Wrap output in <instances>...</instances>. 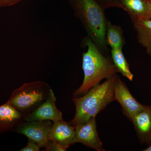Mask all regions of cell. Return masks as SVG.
<instances>
[{
  "label": "cell",
  "instance_id": "6da1fadb",
  "mask_svg": "<svg viewBox=\"0 0 151 151\" xmlns=\"http://www.w3.org/2000/svg\"><path fill=\"white\" fill-rule=\"evenodd\" d=\"M84 45L87 50L82 54L84 80L74 92L73 97L84 95L103 79L112 78L118 73L112 59L104 55L89 36L84 40Z\"/></svg>",
  "mask_w": 151,
  "mask_h": 151
},
{
  "label": "cell",
  "instance_id": "7a4b0ae2",
  "mask_svg": "<svg viewBox=\"0 0 151 151\" xmlns=\"http://www.w3.org/2000/svg\"><path fill=\"white\" fill-rule=\"evenodd\" d=\"M117 74L92 87L81 97H73L75 105L74 118L68 124L73 127L96 117L114 100V87Z\"/></svg>",
  "mask_w": 151,
  "mask_h": 151
},
{
  "label": "cell",
  "instance_id": "3957f363",
  "mask_svg": "<svg viewBox=\"0 0 151 151\" xmlns=\"http://www.w3.org/2000/svg\"><path fill=\"white\" fill-rule=\"evenodd\" d=\"M71 2L88 36L103 53L108 52L105 37L108 21L105 10L94 0H71Z\"/></svg>",
  "mask_w": 151,
  "mask_h": 151
},
{
  "label": "cell",
  "instance_id": "277c9868",
  "mask_svg": "<svg viewBox=\"0 0 151 151\" xmlns=\"http://www.w3.org/2000/svg\"><path fill=\"white\" fill-rule=\"evenodd\" d=\"M51 90L49 85L44 81L24 83L14 90L7 102L24 116L45 101Z\"/></svg>",
  "mask_w": 151,
  "mask_h": 151
},
{
  "label": "cell",
  "instance_id": "5b68a950",
  "mask_svg": "<svg viewBox=\"0 0 151 151\" xmlns=\"http://www.w3.org/2000/svg\"><path fill=\"white\" fill-rule=\"evenodd\" d=\"M53 123L51 121H24L15 129V132L25 136L29 140L34 142L40 147L47 145L49 135Z\"/></svg>",
  "mask_w": 151,
  "mask_h": 151
},
{
  "label": "cell",
  "instance_id": "8992f818",
  "mask_svg": "<svg viewBox=\"0 0 151 151\" xmlns=\"http://www.w3.org/2000/svg\"><path fill=\"white\" fill-rule=\"evenodd\" d=\"M114 100L120 104L123 114L131 122L133 117L145 106L136 100L118 75L114 84Z\"/></svg>",
  "mask_w": 151,
  "mask_h": 151
},
{
  "label": "cell",
  "instance_id": "52a82bcc",
  "mask_svg": "<svg viewBox=\"0 0 151 151\" xmlns=\"http://www.w3.org/2000/svg\"><path fill=\"white\" fill-rule=\"evenodd\" d=\"M56 98L51 89L45 101L34 110L24 116V121H50L54 122L63 121L62 113L57 107Z\"/></svg>",
  "mask_w": 151,
  "mask_h": 151
},
{
  "label": "cell",
  "instance_id": "ba28073f",
  "mask_svg": "<svg viewBox=\"0 0 151 151\" xmlns=\"http://www.w3.org/2000/svg\"><path fill=\"white\" fill-rule=\"evenodd\" d=\"M75 137L78 143L97 151H104L103 144L98 135L96 117L74 127Z\"/></svg>",
  "mask_w": 151,
  "mask_h": 151
},
{
  "label": "cell",
  "instance_id": "9c48e42d",
  "mask_svg": "<svg viewBox=\"0 0 151 151\" xmlns=\"http://www.w3.org/2000/svg\"><path fill=\"white\" fill-rule=\"evenodd\" d=\"M131 122L140 143L150 145L151 144V106L145 105L144 108L133 117Z\"/></svg>",
  "mask_w": 151,
  "mask_h": 151
},
{
  "label": "cell",
  "instance_id": "30bf717a",
  "mask_svg": "<svg viewBox=\"0 0 151 151\" xmlns=\"http://www.w3.org/2000/svg\"><path fill=\"white\" fill-rule=\"evenodd\" d=\"M49 139V141L55 142L66 149L78 143L76 138L74 127L64 120L53 123Z\"/></svg>",
  "mask_w": 151,
  "mask_h": 151
},
{
  "label": "cell",
  "instance_id": "8fae6325",
  "mask_svg": "<svg viewBox=\"0 0 151 151\" xmlns=\"http://www.w3.org/2000/svg\"><path fill=\"white\" fill-rule=\"evenodd\" d=\"M24 121V116L7 102L0 105V133L12 131Z\"/></svg>",
  "mask_w": 151,
  "mask_h": 151
},
{
  "label": "cell",
  "instance_id": "7c38bea8",
  "mask_svg": "<svg viewBox=\"0 0 151 151\" xmlns=\"http://www.w3.org/2000/svg\"><path fill=\"white\" fill-rule=\"evenodd\" d=\"M131 20L137 33L138 42L151 58V19Z\"/></svg>",
  "mask_w": 151,
  "mask_h": 151
},
{
  "label": "cell",
  "instance_id": "4fadbf2b",
  "mask_svg": "<svg viewBox=\"0 0 151 151\" xmlns=\"http://www.w3.org/2000/svg\"><path fill=\"white\" fill-rule=\"evenodd\" d=\"M122 9L132 19H150L148 5L146 0H119Z\"/></svg>",
  "mask_w": 151,
  "mask_h": 151
},
{
  "label": "cell",
  "instance_id": "5bb4252c",
  "mask_svg": "<svg viewBox=\"0 0 151 151\" xmlns=\"http://www.w3.org/2000/svg\"><path fill=\"white\" fill-rule=\"evenodd\" d=\"M106 41L108 45L112 48L122 49L125 44L123 31L119 26L107 22L106 30Z\"/></svg>",
  "mask_w": 151,
  "mask_h": 151
},
{
  "label": "cell",
  "instance_id": "9a60e30c",
  "mask_svg": "<svg viewBox=\"0 0 151 151\" xmlns=\"http://www.w3.org/2000/svg\"><path fill=\"white\" fill-rule=\"evenodd\" d=\"M111 59L118 72L130 81H132L134 76L130 70L129 64L124 56L122 49L112 48L111 50Z\"/></svg>",
  "mask_w": 151,
  "mask_h": 151
},
{
  "label": "cell",
  "instance_id": "2e32d148",
  "mask_svg": "<svg viewBox=\"0 0 151 151\" xmlns=\"http://www.w3.org/2000/svg\"><path fill=\"white\" fill-rule=\"evenodd\" d=\"M103 10L111 7L122 9V6L119 0H94Z\"/></svg>",
  "mask_w": 151,
  "mask_h": 151
},
{
  "label": "cell",
  "instance_id": "e0dca14e",
  "mask_svg": "<svg viewBox=\"0 0 151 151\" xmlns=\"http://www.w3.org/2000/svg\"><path fill=\"white\" fill-rule=\"evenodd\" d=\"M45 151H65L67 149H65L62 146L55 142L49 141L47 145L45 148Z\"/></svg>",
  "mask_w": 151,
  "mask_h": 151
},
{
  "label": "cell",
  "instance_id": "ac0fdd59",
  "mask_svg": "<svg viewBox=\"0 0 151 151\" xmlns=\"http://www.w3.org/2000/svg\"><path fill=\"white\" fill-rule=\"evenodd\" d=\"M40 147L33 141L28 139L27 145L20 150V151H38Z\"/></svg>",
  "mask_w": 151,
  "mask_h": 151
},
{
  "label": "cell",
  "instance_id": "d6986e66",
  "mask_svg": "<svg viewBox=\"0 0 151 151\" xmlns=\"http://www.w3.org/2000/svg\"><path fill=\"white\" fill-rule=\"evenodd\" d=\"M22 1V0H0V7L14 5Z\"/></svg>",
  "mask_w": 151,
  "mask_h": 151
},
{
  "label": "cell",
  "instance_id": "ffe728a7",
  "mask_svg": "<svg viewBox=\"0 0 151 151\" xmlns=\"http://www.w3.org/2000/svg\"><path fill=\"white\" fill-rule=\"evenodd\" d=\"M149 7L150 19H151V0H146Z\"/></svg>",
  "mask_w": 151,
  "mask_h": 151
},
{
  "label": "cell",
  "instance_id": "44dd1931",
  "mask_svg": "<svg viewBox=\"0 0 151 151\" xmlns=\"http://www.w3.org/2000/svg\"><path fill=\"white\" fill-rule=\"evenodd\" d=\"M143 151H151V144L148 146L147 147L143 150Z\"/></svg>",
  "mask_w": 151,
  "mask_h": 151
}]
</instances>
